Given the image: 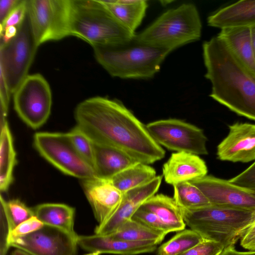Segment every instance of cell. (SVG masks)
Returning a JSON list of instances; mask_svg holds the SVG:
<instances>
[{"label":"cell","instance_id":"6da1fadb","mask_svg":"<svg viewBox=\"0 0 255 255\" xmlns=\"http://www.w3.org/2000/svg\"><path fill=\"white\" fill-rule=\"evenodd\" d=\"M74 116L76 126L92 141L123 150L139 162L150 164L165 156L146 126L118 100L87 99L77 106Z\"/></svg>","mask_w":255,"mask_h":255},{"label":"cell","instance_id":"7a4b0ae2","mask_svg":"<svg viewBox=\"0 0 255 255\" xmlns=\"http://www.w3.org/2000/svg\"><path fill=\"white\" fill-rule=\"evenodd\" d=\"M205 77L210 97L237 115L255 121V75L233 55L218 36L203 44Z\"/></svg>","mask_w":255,"mask_h":255},{"label":"cell","instance_id":"3957f363","mask_svg":"<svg viewBox=\"0 0 255 255\" xmlns=\"http://www.w3.org/2000/svg\"><path fill=\"white\" fill-rule=\"evenodd\" d=\"M134 36L123 43L93 47L96 60L112 76L122 79L152 78L171 52L140 42Z\"/></svg>","mask_w":255,"mask_h":255},{"label":"cell","instance_id":"277c9868","mask_svg":"<svg viewBox=\"0 0 255 255\" xmlns=\"http://www.w3.org/2000/svg\"><path fill=\"white\" fill-rule=\"evenodd\" d=\"M70 36L96 46L132 39L135 33L122 24L99 0H71Z\"/></svg>","mask_w":255,"mask_h":255},{"label":"cell","instance_id":"5b68a950","mask_svg":"<svg viewBox=\"0 0 255 255\" xmlns=\"http://www.w3.org/2000/svg\"><path fill=\"white\" fill-rule=\"evenodd\" d=\"M181 210L186 225L191 229L204 240L220 243L224 248L235 246L255 222V212L213 204Z\"/></svg>","mask_w":255,"mask_h":255},{"label":"cell","instance_id":"8992f818","mask_svg":"<svg viewBox=\"0 0 255 255\" xmlns=\"http://www.w3.org/2000/svg\"><path fill=\"white\" fill-rule=\"evenodd\" d=\"M202 23L196 6L183 3L162 13L141 32L135 35L138 41L171 51L198 40Z\"/></svg>","mask_w":255,"mask_h":255},{"label":"cell","instance_id":"52a82bcc","mask_svg":"<svg viewBox=\"0 0 255 255\" xmlns=\"http://www.w3.org/2000/svg\"><path fill=\"white\" fill-rule=\"evenodd\" d=\"M38 47L27 11L15 36L0 45V77L5 81L10 94L14 93L28 76Z\"/></svg>","mask_w":255,"mask_h":255},{"label":"cell","instance_id":"ba28073f","mask_svg":"<svg viewBox=\"0 0 255 255\" xmlns=\"http://www.w3.org/2000/svg\"><path fill=\"white\" fill-rule=\"evenodd\" d=\"M33 139L40 154L65 174L82 180L97 177L93 167L77 152L67 133L39 132Z\"/></svg>","mask_w":255,"mask_h":255},{"label":"cell","instance_id":"9c48e42d","mask_svg":"<svg viewBox=\"0 0 255 255\" xmlns=\"http://www.w3.org/2000/svg\"><path fill=\"white\" fill-rule=\"evenodd\" d=\"M31 29L38 46L70 36L71 0H27Z\"/></svg>","mask_w":255,"mask_h":255},{"label":"cell","instance_id":"30bf717a","mask_svg":"<svg viewBox=\"0 0 255 255\" xmlns=\"http://www.w3.org/2000/svg\"><path fill=\"white\" fill-rule=\"evenodd\" d=\"M14 109L20 119L36 129L47 120L51 112L52 94L50 86L40 74L28 76L13 93Z\"/></svg>","mask_w":255,"mask_h":255},{"label":"cell","instance_id":"8fae6325","mask_svg":"<svg viewBox=\"0 0 255 255\" xmlns=\"http://www.w3.org/2000/svg\"><path fill=\"white\" fill-rule=\"evenodd\" d=\"M153 139L161 146L176 152L207 155V138L198 127L178 119L158 120L146 125Z\"/></svg>","mask_w":255,"mask_h":255},{"label":"cell","instance_id":"7c38bea8","mask_svg":"<svg viewBox=\"0 0 255 255\" xmlns=\"http://www.w3.org/2000/svg\"><path fill=\"white\" fill-rule=\"evenodd\" d=\"M78 235L47 225L29 234L9 237L7 243L31 255H76Z\"/></svg>","mask_w":255,"mask_h":255},{"label":"cell","instance_id":"4fadbf2b","mask_svg":"<svg viewBox=\"0 0 255 255\" xmlns=\"http://www.w3.org/2000/svg\"><path fill=\"white\" fill-rule=\"evenodd\" d=\"M190 182L203 193L211 204L255 212V190L211 175Z\"/></svg>","mask_w":255,"mask_h":255},{"label":"cell","instance_id":"5bb4252c","mask_svg":"<svg viewBox=\"0 0 255 255\" xmlns=\"http://www.w3.org/2000/svg\"><path fill=\"white\" fill-rule=\"evenodd\" d=\"M228 127V135L217 146V158L242 163L255 160V125L237 122Z\"/></svg>","mask_w":255,"mask_h":255},{"label":"cell","instance_id":"9a60e30c","mask_svg":"<svg viewBox=\"0 0 255 255\" xmlns=\"http://www.w3.org/2000/svg\"><path fill=\"white\" fill-rule=\"evenodd\" d=\"M162 178L161 175L156 176L149 183L124 193L118 209L105 223L96 226L95 234L110 235L125 221L131 219L134 213L141 205L155 195L160 186Z\"/></svg>","mask_w":255,"mask_h":255},{"label":"cell","instance_id":"2e32d148","mask_svg":"<svg viewBox=\"0 0 255 255\" xmlns=\"http://www.w3.org/2000/svg\"><path fill=\"white\" fill-rule=\"evenodd\" d=\"M82 186L98 226L103 225L118 209L124 194L109 180L98 177L82 180Z\"/></svg>","mask_w":255,"mask_h":255},{"label":"cell","instance_id":"e0dca14e","mask_svg":"<svg viewBox=\"0 0 255 255\" xmlns=\"http://www.w3.org/2000/svg\"><path fill=\"white\" fill-rule=\"evenodd\" d=\"M77 242L78 246L90 252L120 255L151 253L156 249L158 245L154 241H127L95 234L90 236L78 235Z\"/></svg>","mask_w":255,"mask_h":255},{"label":"cell","instance_id":"ac0fdd59","mask_svg":"<svg viewBox=\"0 0 255 255\" xmlns=\"http://www.w3.org/2000/svg\"><path fill=\"white\" fill-rule=\"evenodd\" d=\"M162 172L165 181L173 186L206 176L208 168L205 161L199 155L176 152L163 164Z\"/></svg>","mask_w":255,"mask_h":255},{"label":"cell","instance_id":"d6986e66","mask_svg":"<svg viewBox=\"0 0 255 255\" xmlns=\"http://www.w3.org/2000/svg\"><path fill=\"white\" fill-rule=\"evenodd\" d=\"M94 169L97 177L107 180L139 162L115 147L93 141Z\"/></svg>","mask_w":255,"mask_h":255},{"label":"cell","instance_id":"ffe728a7","mask_svg":"<svg viewBox=\"0 0 255 255\" xmlns=\"http://www.w3.org/2000/svg\"><path fill=\"white\" fill-rule=\"evenodd\" d=\"M208 25L221 29L255 25V0H242L220 8L207 18Z\"/></svg>","mask_w":255,"mask_h":255},{"label":"cell","instance_id":"44dd1931","mask_svg":"<svg viewBox=\"0 0 255 255\" xmlns=\"http://www.w3.org/2000/svg\"><path fill=\"white\" fill-rule=\"evenodd\" d=\"M217 36L224 42L237 59L255 75V56L251 27L223 28Z\"/></svg>","mask_w":255,"mask_h":255},{"label":"cell","instance_id":"7402d4cb","mask_svg":"<svg viewBox=\"0 0 255 255\" xmlns=\"http://www.w3.org/2000/svg\"><path fill=\"white\" fill-rule=\"evenodd\" d=\"M141 207L157 215L170 233L185 229L186 224L181 208L173 197L163 194H156L147 199Z\"/></svg>","mask_w":255,"mask_h":255},{"label":"cell","instance_id":"603a6c76","mask_svg":"<svg viewBox=\"0 0 255 255\" xmlns=\"http://www.w3.org/2000/svg\"><path fill=\"white\" fill-rule=\"evenodd\" d=\"M32 210L34 216L43 224L77 234L74 230V208L64 204L43 203L37 205Z\"/></svg>","mask_w":255,"mask_h":255},{"label":"cell","instance_id":"cb8c5ba5","mask_svg":"<svg viewBox=\"0 0 255 255\" xmlns=\"http://www.w3.org/2000/svg\"><path fill=\"white\" fill-rule=\"evenodd\" d=\"M126 27L134 32L141 24L148 7L144 0H99Z\"/></svg>","mask_w":255,"mask_h":255},{"label":"cell","instance_id":"d4e9b609","mask_svg":"<svg viewBox=\"0 0 255 255\" xmlns=\"http://www.w3.org/2000/svg\"><path fill=\"white\" fill-rule=\"evenodd\" d=\"M156 177V171L153 167L138 162L118 173L109 181L124 194L149 183Z\"/></svg>","mask_w":255,"mask_h":255},{"label":"cell","instance_id":"484cf974","mask_svg":"<svg viewBox=\"0 0 255 255\" xmlns=\"http://www.w3.org/2000/svg\"><path fill=\"white\" fill-rule=\"evenodd\" d=\"M16 153L7 122L0 127V189L5 192L13 179V168L16 164Z\"/></svg>","mask_w":255,"mask_h":255},{"label":"cell","instance_id":"4316f807","mask_svg":"<svg viewBox=\"0 0 255 255\" xmlns=\"http://www.w3.org/2000/svg\"><path fill=\"white\" fill-rule=\"evenodd\" d=\"M108 236L114 239L131 242L154 241L158 244L165 236L132 219L125 221L114 233Z\"/></svg>","mask_w":255,"mask_h":255},{"label":"cell","instance_id":"83f0119b","mask_svg":"<svg viewBox=\"0 0 255 255\" xmlns=\"http://www.w3.org/2000/svg\"><path fill=\"white\" fill-rule=\"evenodd\" d=\"M173 187V198L181 208L194 209L211 204L203 193L190 181L175 184Z\"/></svg>","mask_w":255,"mask_h":255},{"label":"cell","instance_id":"f1b7e54d","mask_svg":"<svg viewBox=\"0 0 255 255\" xmlns=\"http://www.w3.org/2000/svg\"><path fill=\"white\" fill-rule=\"evenodd\" d=\"M204 239L196 231L184 229L178 233L157 249L158 255H178L202 242Z\"/></svg>","mask_w":255,"mask_h":255},{"label":"cell","instance_id":"f546056e","mask_svg":"<svg viewBox=\"0 0 255 255\" xmlns=\"http://www.w3.org/2000/svg\"><path fill=\"white\" fill-rule=\"evenodd\" d=\"M0 210L4 213L11 231L23 222L34 216L32 208L28 207L18 199L5 201L0 196Z\"/></svg>","mask_w":255,"mask_h":255},{"label":"cell","instance_id":"4dcf8cb0","mask_svg":"<svg viewBox=\"0 0 255 255\" xmlns=\"http://www.w3.org/2000/svg\"><path fill=\"white\" fill-rule=\"evenodd\" d=\"M67 134L79 154L94 168V146L91 139L77 126Z\"/></svg>","mask_w":255,"mask_h":255},{"label":"cell","instance_id":"1f68e13d","mask_svg":"<svg viewBox=\"0 0 255 255\" xmlns=\"http://www.w3.org/2000/svg\"><path fill=\"white\" fill-rule=\"evenodd\" d=\"M131 219L165 236L170 233L167 227L157 215L141 207L134 213Z\"/></svg>","mask_w":255,"mask_h":255},{"label":"cell","instance_id":"d6a6232c","mask_svg":"<svg viewBox=\"0 0 255 255\" xmlns=\"http://www.w3.org/2000/svg\"><path fill=\"white\" fill-rule=\"evenodd\" d=\"M224 249L220 243L204 240L185 252L178 255H220Z\"/></svg>","mask_w":255,"mask_h":255},{"label":"cell","instance_id":"836d02e7","mask_svg":"<svg viewBox=\"0 0 255 255\" xmlns=\"http://www.w3.org/2000/svg\"><path fill=\"white\" fill-rule=\"evenodd\" d=\"M27 0H20V2L9 14L3 23L0 25V32L9 27H19L27 14Z\"/></svg>","mask_w":255,"mask_h":255},{"label":"cell","instance_id":"e575fe53","mask_svg":"<svg viewBox=\"0 0 255 255\" xmlns=\"http://www.w3.org/2000/svg\"><path fill=\"white\" fill-rule=\"evenodd\" d=\"M229 181L233 184L255 191V161L244 171Z\"/></svg>","mask_w":255,"mask_h":255},{"label":"cell","instance_id":"d590c367","mask_svg":"<svg viewBox=\"0 0 255 255\" xmlns=\"http://www.w3.org/2000/svg\"><path fill=\"white\" fill-rule=\"evenodd\" d=\"M43 225L36 217L33 216L14 228L10 232L8 238L9 237H18L29 234L39 229Z\"/></svg>","mask_w":255,"mask_h":255},{"label":"cell","instance_id":"8d00e7d4","mask_svg":"<svg viewBox=\"0 0 255 255\" xmlns=\"http://www.w3.org/2000/svg\"><path fill=\"white\" fill-rule=\"evenodd\" d=\"M241 246L248 251H255V222L241 238Z\"/></svg>","mask_w":255,"mask_h":255},{"label":"cell","instance_id":"74e56055","mask_svg":"<svg viewBox=\"0 0 255 255\" xmlns=\"http://www.w3.org/2000/svg\"><path fill=\"white\" fill-rule=\"evenodd\" d=\"M21 0H0V25L4 21L9 14L20 2Z\"/></svg>","mask_w":255,"mask_h":255},{"label":"cell","instance_id":"f35d334b","mask_svg":"<svg viewBox=\"0 0 255 255\" xmlns=\"http://www.w3.org/2000/svg\"><path fill=\"white\" fill-rule=\"evenodd\" d=\"M220 255H255V251L240 252L236 249L235 246H231L224 248Z\"/></svg>","mask_w":255,"mask_h":255},{"label":"cell","instance_id":"ab89813d","mask_svg":"<svg viewBox=\"0 0 255 255\" xmlns=\"http://www.w3.org/2000/svg\"><path fill=\"white\" fill-rule=\"evenodd\" d=\"M253 46L255 56V25L251 27Z\"/></svg>","mask_w":255,"mask_h":255},{"label":"cell","instance_id":"60d3db41","mask_svg":"<svg viewBox=\"0 0 255 255\" xmlns=\"http://www.w3.org/2000/svg\"><path fill=\"white\" fill-rule=\"evenodd\" d=\"M11 255H31L29 254L18 249L13 250Z\"/></svg>","mask_w":255,"mask_h":255},{"label":"cell","instance_id":"b9f144b4","mask_svg":"<svg viewBox=\"0 0 255 255\" xmlns=\"http://www.w3.org/2000/svg\"><path fill=\"white\" fill-rule=\"evenodd\" d=\"M101 254L98 252H90L89 254L84 255H100Z\"/></svg>","mask_w":255,"mask_h":255}]
</instances>
